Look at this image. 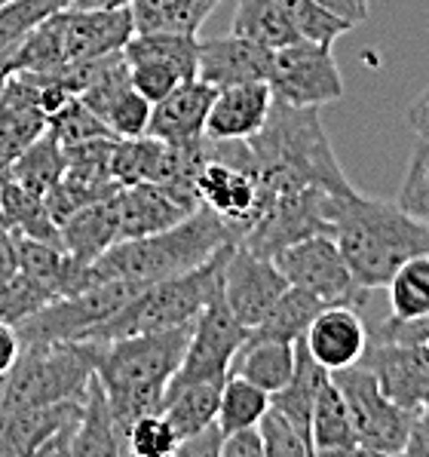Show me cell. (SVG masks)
I'll list each match as a JSON object with an SVG mask.
<instances>
[{
	"label": "cell",
	"mask_w": 429,
	"mask_h": 457,
	"mask_svg": "<svg viewBox=\"0 0 429 457\" xmlns=\"http://www.w3.org/2000/svg\"><path fill=\"white\" fill-rule=\"evenodd\" d=\"M138 289L142 286L111 279V283L93 286V289L62 295L31 316L19 320L16 332L22 341H87L89 332L104 320H111Z\"/></svg>",
	"instance_id": "9"
},
{
	"label": "cell",
	"mask_w": 429,
	"mask_h": 457,
	"mask_svg": "<svg viewBox=\"0 0 429 457\" xmlns=\"http://www.w3.org/2000/svg\"><path fill=\"white\" fill-rule=\"evenodd\" d=\"M294 371V344L273 337H245L230 360L227 375H239L258 384L267 393H276L288 384Z\"/></svg>",
	"instance_id": "28"
},
{
	"label": "cell",
	"mask_w": 429,
	"mask_h": 457,
	"mask_svg": "<svg viewBox=\"0 0 429 457\" xmlns=\"http://www.w3.org/2000/svg\"><path fill=\"white\" fill-rule=\"evenodd\" d=\"M111 203L117 209L120 221V240H132V237H147L178 224L196 209H187L178 203L166 187L151 185V181H138V185H120L111 194Z\"/></svg>",
	"instance_id": "25"
},
{
	"label": "cell",
	"mask_w": 429,
	"mask_h": 457,
	"mask_svg": "<svg viewBox=\"0 0 429 457\" xmlns=\"http://www.w3.org/2000/svg\"><path fill=\"white\" fill-rule=\"evenodd\" d=\"M288 289V279L273 258L255 255L239 243L230 245L221 267V298L245 328L258 326Z\"/></svg>",
	"instance_id": "16"
},
{
	"label": "cell",
	"mask_w": 429,
	"mask_h": 457,
	"mask_svg": "<svg viewBox=\"0 0 429 457\" xmlns=\"http://www.w3.org/2000/svg\"><path fill=\"white\" fill-rule=\"evenodd\" d=\"M12 53H16V49H6V53H0V93H4L6 80L16 74V68H12Z\"/></svg>",
	"instance_id": "53"
},
{
	"label": "cell",
	"mask_w": 429,
	"mask_h": 457,
	"mask_svg": "<svg viewBox=\"0 0 429 457\" xmlns=\"http://www.w3.org/2000/svg\"><path fill=\"white\" fill-rule=\"evenodd\" d=\"M273 262L283 270L288 286H298V289L316 295L326 307H362L368 298V289L356 283L332 234H313L307 240L285 245L283 252L273 255Z\"/></svg>",
	"instance_id": "11"
},
{
	"label": "cell",
	"mask_w": 429,
	"mask_h": 457,
	"mask_svg": "<svg viewBox=\"0 0 429 457\" xmlns=\"http://www.w3.org/2000/svg\"><path fill=\"white\" fill-rule=\"evenodd\" d=\"M221 0H129L136 34L172 31L196 34Z\"/></svg>",
	"instance_id": "34"
},
{
	"label": "cell",
	"mask_w": 429,
	"mask_h": 457,
	"mask_svg": "<svg viewBox=\"0 0 429 457\" xmlns=\"http://www.w3.org/2000/svg\"><path fill=\"white\" fill-rule=\"evenodd\" d=\"M267 87L276 102L301 104V108H326L343 98V77L332 46L304 37L273 49Z\"/></svg>",
	"instance_id": "10"
},
{
	"label": "cell",
	"mask_w": 429,
	"mask_h": 457,
	"mask_svg": "<svg viewBox=\"0 0 429 457\" xmlns=\"http://www.w3.org/2000/svg\"><path fill=\"white\" fill-rule=\"evenodd\" d=\"M221 442H224V430L218 424L206 427V430L187 436L175 445V454L178 457H221Z\"/></svg>",
	"instance_id": "46"
},
{
	"label": "cell",
	"mask_w": 429,
	"mask_h": 457,
	"mask_svg": "<svg viewBox=\"0 0 429 457\" xmlns=\"http://www.w3.org/2000/svg\"><path fill=\"white\" fill-rule=\"evenodd\" d=\"M332 381L347 399L359 454H405L414 411L392 403L362 365L332 371Z\"/></svg>",
	"instance_id": "8"
},
{
	"label": "cell",
	"mask_w": 429,
	"mask_h": 457,
	"mask_svg": "<svg viewBox=\"0 0 429 457\" xmlns=\"http://www.w3.org/2000/svg\"><path fill=\"white\" fill-rule=\"evenodd\" d=\"M405 454H414V457H429V403H424L417 411H414V420H411V436H408Z\"/></svg>",
	"instance_id": "48"
},
{
	"label": "cell",
	"mask_w": 429,
	"mask_h": 457,
	"mask_svg": "<svg viewBox=\"0 0 429 457\" xmlns=\"http://www.w3.org/2000/svg\"><path fill=\"white\" fill-rule=\"evenodd\" d=\"M46 129V111L40 104L37 80L19 71L6 80L0 93V181L6 179L12 160Z\"/></svg>",
	"instance_id": "21"
},
{
	"label": "cell",
	"mask_w": 429,
	"mask_h": 457,
	"mask_svg": "<svg viewBox=\"0 0 429 457\" xmlns=\"http://www.w3.org/2000/svg\"><path fill=\"white\" fill-rule=\"evenodd\" d=\"M405 123H408V129H411L414 136L426 138V142H429V87L417 98H414L411 104H408Z\"/></svg>",
	"instance_id": "50"
},
{
	"label": "cell",
	"mask_w": 429,
	"mask_h": 457,
	"mask_svg": "<svg viewBox=\"0 0 429 457\" xmlns=\"http://www.w3.org/2000/svg\"><path fill=\"white\" fill-rule=\"evenodd\" d=\"M80 403L0 405V457L12 454H71Z\"/></svg>",
	"instance_id": "14"
},
{
	"label": "cell",
	"mask_w": 429,
	"mask_h": 457,
	"mask_svg": "<svg viewBox=\"0 0 429 457\" xmlns=\"http://www.w3.org/2000/svg\"><path fill=\"white\" fill-rule=\"evenodd\" d=\"M19 270V258H16V237L12 230H6L0 224V286Z\"/></svg>",
	"instance_id": "51"
},
{
	"label": "cell",
	"mask_w": 429,
	"mask_h": 457,
	"mask_svg": "<svg viewBox=\"0 0 429 457\" xmlns=\"http://www.w3.org/2000/svg\"><path fill=\"white\" fill-rule=\"evenodd\" d=\"M196 196L200 206L221 215L239 234L258 209V181L249 169V160H215L206 154V163L196 172Z\"/></svg>",
	"instance_id": "19"
},
{
	"label": "cell",
	"mask_w": 429,
	"mask_h": 457,
	"mask_svg": "<svg viewBox=\"0 0 429 457\" xmlns=\"http://www.w3.org/2000/svg\"><path fill=\"white\" fill-rule=\"evenodd\" d=\"M19 353H22V337H19L16 326L0 322V378L10 375V369L16 365Z\"/></svg>",
	"instance_id": "49"
},
{
	"label": "cell",
	"mask_w": 429,
	"mask_h": 457,
	"mask_svg": "<svg viewBox=\"0 0 429 457\" xmlns=\"http://www.w3.org/2000/svg\"><path fill=\"white\" fill-rule=\"evenodd\" d=\"M258 433L264 442V457H310L313 445L285 414H279L276 409H267L264 418L258 420Z\"/></svg>",
	"instance_id": "44"
},
{
	"label": "cell",
	"mask_w": 429,
	"mask_h": 457,
	"mask_svg": "<svg viewBox=\"0 0 429 457\" xmlns=\"http://www.w3.org/2000/svg\"><path fill=\"white\" fill-rule=\"evenodd\" d=\"M62 175H65V145L49 129H44L16 160H12L6 179L19 181L25 191L46 196L62 181Z\"/></svg>",
	"instance_id": "35"
},
{
	"label": "cell",
	"mask_w": 429,
	"mask_h": 457,
	"mask_svg": "<svg viewBox=\"0 0 429 457\" xmlns=\"http://www.w3.org/2000/svg\"><path fill=\"white\" fill-rule=\"evenodd\" d=\"M270 409V393L239 375H227L221 386V405H218V427L224 433L239 427H258L264 411Z\"/></svg>",
	"instance_id": "37"
},
{
	"label": "cell",
	"mask_w": 429,
	"mask_h": 457,
	"mask_svg": "<svg viewBox=\"0 0 429 457\" xmlns=\"http://www.w3.org/2000/svg\"><path fill=\"white\" fill-rule=\"evenodd\" d=\"M221 457H264V442L258 427H239V430L224 433Z\"/></svg>",
	"instance_id": "47"
},
{
	"label": "cell",
	"mask_w": 429,
	"mask_h": 457,
	"mask_svg": "<svg viewBox=\"0 0 429 457\" xmlns=\"http://www.w3.org/2000/svg\"><path fill=\"white\" fill-rule=\"evenodd\" d=\"M230 34H239V37L267 49H279L301 40L298 28L292 25L279 0H236Z\"/></svg>",
	"instance_id": "32"
},
{
	"label": "cell",
	"mask_w": 429,
	"mask_h": 457,
	"mask_svg": "<svg viewBox=\"0 0 429 457\" xmlns=\"http://www.w3.org/2000/svg\"><path fill=\"white\" fill-rule=\"evenodd\" d=\"M396 320H411L429 311V255L408 258L386 283Z\"/></svg>",
	"instance_id": "38"
},
{
	"label": "cell",
	"mask_w": 429,
	"mask_h": 457,
	"mask_svg": "<svg viewBox=\"0 0 429 457\" xmlns=\"http://www.w3.org/2000/svg\"><path fill=\"white\" fill-rule=\"evenodd\" d=\"M175 445H178V433L172 430L163 411L142 414L126 430V448L136 457H172Z\"/></svg>",
	"instance_id": "42"
},
{
	"label": "cell",
	"mask_w": 429,
	"mask_h": 457,
	"mask_svg": "<svg viewBox=\"0 0 429 457\" xmlns=\"http://www.w3.org/2000/svg\"><path fill=\"white\" fill-rule=\"evenodd\" d=\"M322 301L316 295L298 289V286H288L279 295L276 304L267 311V316L258 326H252L245 337H273V341H288L294 344L298 337H304V332L310 328V322L316 320V313L322 311Z\"/></svg>",
	"instance_id": "36"
},
{
	"label": "cell",
	"mask_w": 429,
	"mask_h": 457,
	"mask_svg": "<svg viewBox=\"0 0 429 457\" xmlns=\"http://www.w3.org/2000/svg\"><path fill=\"white\" fill-rule=\"evenodd\" d=\"M221 386L224 381H196V384H187V386H181V390L169 393L163 399L160 411L166 414L172 430L178 433V442L218 424Z\"/></svg>",
	"instance_id": "33"
},
{
	"label": "cell",
	"mask_w": 429,
	"mask_h": 457,
	"mask_svg": "<svg viewBox=\"0 0 429 457\" xmlns=\"http://www.w3.org/2000/svg\"><path fill=\"white\" fill-rule=\"evenodd\" d=\"M6 399V378H0V405H4Z\"/></svg>",
	"instance_id": "54"
},
{
	"label": "cell",
	"mask_w": 429,
	"mask_h": 457,
	"mask_svg": "<svg viewBox=\"0 0 429 457\" xmlns=\"http://www.w3.org/2000/svg\"><path fill=\"white\" fill-rule=\"evenodd\" d=\"M87 108H93L117 138L147 136L151 120V102L132 87L129 65L123 59V49L111 55H102L95 62V71L83 93L77 96Z\"/></svg>",
	"instance_id": "15"
},
{
	"label": "cell",
	"mask_w": 429,
	"mask_h": 457,
	"mask_svg": "<svg viewBox=\"0 0 429 457\" xmlns=\"http://www.w3.org/2000/svg\"><path fill=\"white\" fill-rule=\"evenodd\" d=\"M304 347L322 369L341 371L362 360L368 347V326H365L359 307L332 304L322 307L304 332Z\"/></svg>",
	"instance_id": "20"
},
{
	"label": "cell",
	"mask_w": 429,
	"mask_h": 457,
	"mask_svg": "<svg viewBox=\"0 0 429 457\" xmlns=\"http://www.w3.org/2000/svg\"><path fill=\"white\" fill-rule=\"evenodd\" d=\"M245 332H249V328L230 313V307L224 304L221 292H218L215 298L196 313L185 360H181L178 371H175L172 381H169L166 396L196 381H224L230 371V360H234L239 344L245 341Z\"/></svg>",
	"instance_id": "12"
},
{
	"label": "cell",
	"mask_w": 429,
	"mask_h": 457,
	"mask_svg": "<svg viewBox=\"0 0 429 457\" xmlns=\"http://www.w3.org/2000/svg\"><path fill=\"white\" fill-rule=\"evenodd\" d=\"M319 111L273 98L264 126L245 138L249 169L258 181V203L298 187H319L328 194L356 191L337 163Z\"/></svg>",
	"instance_id": "1"
},
{
	"label": "cell",
	"mask_w": 429,
	"mask_h": 457,
	"mask_svg": "<svg viewBox=\"0 0 429 457\" xmlns=\"http://www.w3.org/2000/svg\"><path fill=\"white\" fill-rule=\"evenodd\" d=\"M273 93L267 80L236 83V87L215 89L212 108L206 117V138L215 142H245L264 126L270 114Z\"/></svg>",
	"instance_id": "24"
},
{
	"label": "cell",
	"mask_w": 429,
	"mask_h": 457,
	"mask_svg": "<svg viewBox=\"0 0 429 457\" xmlns=\"http://www.w3.org/2000/svg\"><path fill=\"white\" fill-rule=\"evenodd\" d=\"M65 6L68 0H12L0 6V53L16 49L44 19Z\"/></svg>",
	"instance_id": "39"
},
{
	"label": "cell",
	"mask_w": 429,
	"mask_h": 457,
	"mask_svg": "<svg viewBox=\"0 0 429 457\" xmlns=\"http://www.w3.org/2000/svg\"><path fill=\"white\" fill-rule=\"evenodd\" d=\"M273 49L258 46L252 40L227 34V37H209L200 40L196 53V77L206 80L209 87L224 89L236 83H255L267 80L270 74Z\"/></svg>",
	"instance_id": "23"
},
{
	"label": "cell",
	"mask_w": 429,
	"mask_h": 457,
	"mask_svg": "<svg viewBox=\"0 0 429 457\" xmlns=\"http://www.w3.org/2000/svg\"><path fill=\"white\" fill-rule=\"evenodd\" d=\"M283 4V10L288 12V19H292V25L298 28V34L304 40H316V44H328L332 46L341 34H347L350 25L347 19L334 16L332 10H326V6H319L316 0H279Z\"/></svg>",
	"instance_id": "41"
},
{
	"label": "cell",
	"mask_w": 429,
	"mask_h": 457,
	"mask_svg": "<svg viewBox=\"0 0 429 457\" xmlns=\"http://www.w3.org/2000/svg\"><path fill=\"white\" fill-rule=\"evenodd\" d=\"M332 237L356 283L368 292L386 289L408 258L429 255V228L399 203L353 194L328 196Z\"/></svg>",
	"instance_id": "2"
},
{
	"label": "cell",
	"mask_w": 429,
	"mask_h": 457,
	"mask_svg": "<svg viewBox=\"0 0 429 457\" xmlns=\"http://www.w3.org/2000/svg\"><path fill=\"white\" fill-rule=\"evenodd\" d=\"M359 4H365V6H368V4H371V0H359ZM368 10H371V6H368Z\"/></svg>",
	"instance_id": "55"
},
{
	"label": "cell",
	"mask_w": 429,
	"mask_h": 457,
	"mask_svg": "<svg viewBox=\"0 0 429 457\" xmlns=\"http://www.w3.org/2000/svg\"><path fill=\"white\" fill-rule=\"evenodd\" d=\"M230 243H236V230L212 209L200 206L172 228L120 240L108 252H102L93 264H87L89 286L111 283V279L132 286L160 283L206 264Z\"/></svg>",
	"instance_id": "3"
},
{
	"label": "cell",
	"mask_w": 429,
	"mask_h": 457,
	"mask_svg": "<svg viewBox=\"0 0 429 457\" xmlns=\"http://www.w3.org/2000/svg\"><path fill=\"white\" fill-rule=\"evenodd\" d=\"M399 206L429 228V142L420 138L408 160L402 187H399Z\"/></svg>",
	"instance_id": "43"
},
{
	"label": "cell",
	"mask_w": 429,
	"mask_h": 457,
	"mask_svg": "<svg viewBox=\"0 0 429 457\" xmlns=\"http://www.w3.org/2000/svg\"><path fill=\"white\" fill-rule=\"evenodd\" d=\"M230 245H224L218 255L209 258L206 264L194 267V270L160 279V283H151V286H142L111 320L95 326L87 341L108 344V341H117V337L163 332V328L194 322L196 313L221 292V267H224V258H227Z\"/></svg>",
	"instance_id": "5"
},
{
	"label": "cell",
	"mask_w": 429,
	"mask_h": 457,
	"mask_svg": "<svg viewBox=\"0 0 429 457\" xmlns=\"http://www.w3.org/2000/svg\"><path fill=\"white\" fill-rule=\"evenodd\" d=\"M46 129L53 132V136L59 138L65 147L89 142V138H117L114 132L104 126L102 117H98L93 108H87L77 96L68 98V102L62 104L53 117H49Z\"/></svg>",
	"instance_id": "40"
},
{
	"label": "cell",
	"mask_w": 429,
	"mask_h": 457,
	"mask_svg": "<svg viewBox=\"0 0 429 457\" xmlns=\"http://www.w3.org/2000/svg\"><path fill=\"white\" fill-rule=\"evenodd\" d=\"M215 87H209L200 77L178 83L169 96L151 104L147 136L169 145H191L206 136V117L212 108Z\"/></svg>",
	"instance_id": "22"
},
{
	"label": "cell",
	"mask_w": 429,
	"mask_h": 457,
	"mask_svg": "<svg viewBox=\"0 0 429 457\" xmlns=\"http://www.w3.org/2000/svg\"><path fill=\"white\" fill-rule=\"evenodd\" d=\"M328 196L332 194L319 187H298V191L264 196L236 243L255 255L273 258L285 245L313 234H332Z\"/></svg>",
	"instance_id": "7"
},
{
	"label": "cell",
	"mask_w": 429,
	"mask_h": 457,
	"mask_svg": "<svg viewBox=\"0 0 429 457\" xmlns=\"http://www.w3.org/2000/svg\"><path fill=\"white\" fill-rule=\"evenodd\" d=\"M356 365L371 371L377 386L402 409L417 411L429 403V344L368 341Z\"/></svg>",
	"instance_id": "17"
},
{
	"label": "cell",
	"mask_w": 429,
	"mask_h": 457,
	"mask_svg": "<svg viewBox=\"0 0 429 457\" xmlns=\"http://www.w3.org/2000/svg\"><path fill=\"white\" fill-rule=\"evenodd\" d=\"M6 4H12V0H0V6H6Z\"/></svg>",
	"instance_id": "56"
},
{
	"label": "cell",
	"mask_w": 429,
	"mask_h": 457,
	"mask_svg": "<svg viewBox=\"0 0 429 457\" xmlns=\"http://www.w3.org/2000/svg\"><path fill=\"white\" fill-rule=\"evenodd\" d=\"M59 234L68 255L77 258L80 264H93L102 252H108L111 245L120 243V221L111 196L68 215L59 224Z\"/></svg>",
	"instance_id": "26"
},
{
	"label": "cell",
	"mask_w": 429,
	"mask_h": 457,
	"mask_svg": "<svg viewBox=\"0 0 429 457\" xmlns=\"http://www.w3.org/2000/svg\"><path fill=\"white\" fill-rule=\"evenodd\" d=\"M319 6H326V10H332L334 16L347 19L350 25H359L368 19V6L359 4V0H316Z\"/></svg>",
	"instance_id": "52"
},
{
	"label": "cell",
	"mask_w": 429,
	"mask_h": 457,
	"mask_svg": "<svg viewBox=\"0 0 429 457\" xmlns=\"http://www.w3.org/2000/svg\"><path fill=\"white\" fill-rule=\"evenodd\" d=\"M332 371L322 369L319 362L307 353L304 347V337L294 341V371L288 378V384L283 390L270 393V405L276 409L279 414H285L301 433L310 439V414H313V403L319 396V386L328 381Z\"/></svg>",
	"instance_id": "29"
},
{
	"label": "cell",
	"mask_w": 429,
	"mask_h": 457,
	"mask_svg": "<svg viewBox=\"0 0 429 457\" xmlns=\"http://www.w3.org/2000/svg\"><path fill=\"white\" fill-rule=\"evenodd\" d=\"M191 332L194 322H185V326L163 328V332L117 337V341L102 344L95 378L108 396L123 436L132 427V420L160 411L166 386L185 360Z\"/></svg>",
	"instance_id": "4"
},
{
	"label": "cell",
	"mask_w": 429,
	"mask_h": 457,
	"mask_svg": "<svg viewBox=\"0 0 429 457\" xmlns=\"http://www.w3.org/2000/svg\"><path fill=\"white\" fill-rule=\"evenodd\" d=\"M98 341H22V353L6 375L4 405L80 403L95 378Z\"/></svg>",
	"instance_id": "6"
},
{
	"label": "cell",
	"mask_w": 429,
	"mask_h": 457,
	"mask_svg": "<svg viewBox=\"0 0 429 457\" xmlns=\"http://www.w3.org/2000/svg\"><path fill=\"white\" fill-rule=\"evenodd\" d=\"M0 224L19 237H31V240L62 245L59 224L49 215L46 200L25 191V187L12 179L0 181ZM62 249H65V245H62Z\"/></svg>",
	"instance_id": "31"
},
{
	"label": "cell",
	"mask_w": 429,
	"mask_h": 457,
	"mask_svg": "<svg viewBox=\"0 0 429 457\" xmlns=\"http://www.w3.org/2000/svg\"><path fill=\"white\" fill-rule=\"evenodd\" d=\"M53 301L44 286L34 283L31 277H25L22 270H16L4 286H0V322H10L16 326L19 320L31 316L34 311H40L44 304Z\"/></svg>",
	"instance_id": "45"
},
{
	"label": "cell",
	"mask_w": 429,
	"mask_h": 457,
	"mask_svg": "<svg viewBox=\"0 0 429 457\" xmlns=\"http://www.w3.org/2000/svg\"><path fill=\"white\" fill-rule=\"evenodd\" d=\"M196 53H200L196 34L172 31L132 34L129 44L123 46L132 87L151 104L172 93L178 83L196 77Z\"/></svg>",
	"instance_id": "13"
},
{
	"label": "cell",
	"mask_w": 429,
	"mask_h": 457,
	"mask_svg": "<svg viewBox=\"0 0 429 457\" xmlns=\"http://www.w3.org/2000/svg\"><path fill=\"white\" fill-rule=\"evenodd\" d=\"M55 22H59L65 65L120 53L129 44L132 34H136L129 4L104 6V10H74V6H65V10L55 12Z\"/></svg>",
	"instance_id": "18"
},
{
	"label": "cell",
	"mask_w": 429,
	"mask_h": 457,
	"mask_svg": "<svg viewBox=\"0 0 429 457\" xmlns=\"http://www.w3.org/2000/svg\"><path fill=\"white\" fill-rule=\"evenodd\" d=\"M310 445H313V454H359L347 399L337 390L332 375L319 386V396H316V403H313Z\"/></svg>",
	"instance_id": "30"
},
{
	"label": "cell",
	"mask_w": 429,
	"mask_h": 457,
	"mask_svg": "<svg viewBox=\"0 0 429 457\" xmlns=\"http://www.w3.org/2000/svg\"><path fill=\"white\" fill-rule=\"evenodd\" d=\"M71 454H77V457L129 454L126 436L117 427L114 411H111V403H108V396H104L98 378L89 381L87 396H83V409H80V420H77V430H74Z\"/></svg>",
	"instance_id": "27"
}]
</instances>
